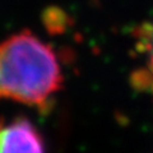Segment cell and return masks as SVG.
<instances>
[{
    "instance_id": "cell-3",
    "label": "cell",
    "mask_w": 153,
    "mask_h": 153,
    "mask_svg": "<svg viewBox=\"0 0 153 153\" xmlns=\"http://www.w3.org/2000/svg\"><path fill=\"white\" fill-rule=\"evenodd\" d=\"M135 51L142 65L131 74V84L138 91L153 92V21L144 22L134 32Z\"/></svg>"
},
{
    "instance_id": "cell-2",
    "label": "cell",
    "mask_w": 153,
    "mask_h": 153,
    "mask_svg": "<svg viewBox=\"0 0 153 153\" xmlns=\"http://www.w3.org/2000/svg\"><path fill=\"white\" fill-rule=\"evenodd\" d=\"M0 153H46V144L30 119H0Z\"/></svg>"
},
{
    "instance_id": "cell-1",
    "label": "cell",
    "mask_w": 153,
    "mask_h": 153,
    "mask_svg": "<svg viewBox=\"0 0 153 153\" xmlns=\"http://www.w3.org/2000/svg\"><path fill=\"white\" fill-rule=\"evenodd\" d=\"M61 85L59 57L35 33L22 31L0 42V98L44 107Z\"/></svg>"
}]
</instances>
